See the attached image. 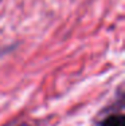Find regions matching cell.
I'll use <instances>...</instances> for the list:
<instances>
[{
  "label": "cell",
  "instance_id": "cell-1",
  "mask_svg": "<svg viewBox=\"0 0 125 126\" xmlns=\"http://www.w3.org/2000/svg\"><path fill=\"white\" fill-rule=\"evenodd\" d=\"M101 126H125V117L124 115H110L101 124Z\"/></svg>",
  "mask_w": 125,
  "mask_h": 126
},
{
  "label": "cell",
  "instance_id": "cell-2",
  "mask_svg": "<svg viewBox=\"0 0 125 126\" xmlns=\"http://www.w3.org/2000/svg\"><path fill=\"white\" fill-rule=\"evenodd\" d=\"M19 126H28V125H24V124H23V125H19Z\"/></svg>",
  "mask_w": 125,
  "mask_h": 126
}]
</instances>
